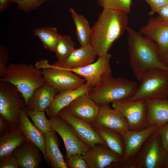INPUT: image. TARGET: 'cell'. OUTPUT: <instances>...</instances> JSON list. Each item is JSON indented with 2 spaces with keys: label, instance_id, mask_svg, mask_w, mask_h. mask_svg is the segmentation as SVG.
Segmentation results:
<instances>
[{
  "label": "cell",
  "instance_id": "1",
  "mask_svg": "<svg viewBox=\"0 0 168 168\" xmlns=\"http://www.w3.org/2000/svg\"><path fill=\"white\" fill-rule=\"evenodd\" d=\"M128 13L103 9L91 28L90 44L97 56H105L128 27Z\"/></svg>",
  "mask_w": 168,
  "mask_h": 168
},
{
  "label": "cell",
  "instance_id": "2",
  "mask_svg": "<svg viewBox=\"0 0 168 168\" xmlns=\"http://www.w3.org/2000/svg\"><path fill=\"white\" fill-rule=\"evenodd\" d=\"M126 31L130 64L138 81L150 69L158 68L168 70V66L160 61L157 46L153 40L131 27L128 26Z\"/></svg>",
  "mask_w": 168,
  "mask_h": 168
},
{
  "label": "cell",
  "instance_id": "3",
  "mask_svg": "<svg viewBox=\"0 0 168 168\" xmlns=\"http://www.w3.org/2000/svg\"><path fill=\"white\" fill-rule=\"evenodd\" d=\"M0 81L15 86L23 95L27 105L35 91L46 83L40 69L25 63H10Z\"/></svg>",
  "mask_w": 168,
  "mask_h": 168
},
{
  "label": "cell",
  "instance_id": "4",
  "mask_svg": "<svg viewBox=\"0 0 168 168\" xmlns=\"http://www.w3.org/2000/svg\"><path fill=\"white\" fill-rule=\"evenodd\" d=\"M138 86L135 81L111 76L93 87L88 94L100 106L130 99L134 94Z\"/></svg>",
  "mask_w": 168,
  "mask_h": 168
},
{
  "label": "cell",
  "instance_id": "5",
  "mask_svg": "<svg viewBox=\"0 0 168 168\" xmlns=\"http://www.w3.org/2000/svg\"><path fill=\"white\" fill-rule=\"evenodd\" d=\"M131 100L165 98L168 97V70L158 68L145 72Z\"/></svg>",
  "mask_w": 168,
  "mask_h": 168
},
{
  "label": "cell",
  "instance_id": "6",
  "mask_svg": "<svg viewBox=\"0 0 168 168\" xmlns=\"http://www.w3.org/2000/svg\"><path fill=\"white\" fill-rule=\"evenodd\" d=\"M41 69L45 82L58 92L78 88L86 82L82 77L62 67L50 64L45 59H40L35 64Z\"/></svg>",
  "mask_w": 168,
  "mask_h": 168
},
{
  "label": "cell",
  "instance_id": "7",
  "mask_svg": "<svg viewBox=\"0 0 168 168\" xmlns=\"http://www.w3.org/2000/svg\"><path fill=\"white\" fill-rule=\"evenodd\" d=\"M133 168H168V152L156 131L147 138L135 156Z\"/></svg>",
  "mask_w": 168,
  "mask_h": 168
},
{
  "label": "cell",
  "instance_id": "8",
  "mask_svg": "<svg viewBox=\"0 0 168 168\" xmlns=\"http://www.w3.org/2000/svg\"><path fill=\"white\" fill-rule=\"evenodd\" d=\"M27 105L21 93L14 85L0 81V114L10 124H19L21 110Z\"/></svg>",
  "mask_w": 168,
  "mask_h": 168
},
{
  "label": "cell",
  "instance_id": "9",
  "mask_svg": "<svg viewBox=\"0 0 168 168\" xmlns=\"http://www.w3.org/2000/svg\"><path fill=\"white\" fill-rule=\"evenodd\" d=\"M112 106L123 114L127 121L129 129L138 131L149 126L147 121L145 100L124 99L112 103Z\"/></svg>",
  "mask_w": 168,
  "mask_h": 168
},
{
  "label": "cell",
  "instance_id": "10",
  "mask_svg": "<svg viewBox=\"0 0 168 168\" xmlns=\"http://www.w3.org/2000/svg\"><path fill=\"white\" fill-rule=\"evenodd\" d=\"M158 128L157 125L153 124L138 131L128 129L123 135L125 147L124 156L115 168H133L135 156L147 138Z\"/></svg>",
  "mask_w": 168,
  "mask_h": 168
},
{
  "label": "cell",
  "instance_id": "11",
  "mask_svg": "<svg viewBox=\"0 0 168 168\" xmlns=\"http://www.w3.org/2000/svg\"><path fill=\"white\" fill-rule=\"evenodd\" d=\"M53 129L62 138L66 148L65 160L73 154L83 155L90 148L79 138L71 125L58 115L49 119Z\"/></svg>",
  "mask_w": 168,
  "mask_h": 168
},
{
  "label": "cell",
  "instance_id": "12",
  "mask_svg": "<svg viewBox=\"0 0 168 168\" xmlns=\"http://www.w3.org/2000/svg\"><path fill=\"white\" fill-rule=\"evenodd\" d=\"M139 31L156 43L160 61L168 66V21L158 16L151 17L147 24L142 27Z\"/></svg>",
  "mask_w": 168,
  "mask_h": 168
},
{
  "label": "cell",
  "instance_id": "13",
  "mask_svg": "<svg viewBox=\"0 0 168 168\" xmlns=\"http://www.w3.org/2000/svg\"><path fill=\"white\" fill-rule=\"evenodd\" d=\"M111 57V54L108 53L105 56H99L96 61L87 66L68 70L79 75L94 87L112 76L110 63Z\"/></svg>",
  "mask_w": 168,
  "mask_h": 168
},
{
  "label": "cell",
  "instance_id": "14",
  "mask_svg": "<svg viewBox=\"0 0 168 168\" xmlns=\"http://www.w3.org/2000/svg\"><path fill=\"white\" fill-rule=\"evenodd\" d=\"M100 106L88 95H82L60 111L91 124L96 118Z\"/></svg>",
  "mask_w": 168,
  "mask_h": 168
},
{
  "label": "cell",
  "instance_id": "15",
  "mask_svg": "<svg viewBox=\"0 0 168 168\" xmlns=\"http://www.w3.org/2000/svg\"><path fill=\"white\" fill-rule=\"evenodd\" d=\"M82 156L88 168L114 167L122 159L106 145L102 144H97L90 147Z\"/></svg>",
  "mask_w": 168,
  "mask_h": 168
},
{
  "label": "cell",
  "instance_id": "16",
  "mask_svg": "<svg viewBox=\"0 0 168 168\" xmlns=\"http://www.w3.org/2000/svg\"><path fill=\"white\" fill-rule=\"evenodd\" d=\"M91 125L115 131L123 135L128 129L127 121L118 110L111 108L109 105L100 106L98 114Z\"/></svg>",
  "mask_w": 168,
  "mask_h": 168
},
{
  "label": "cell",
  "instance_id": "17",
  "mask_svg": "<svg viewBox=\"0 0 168 168\" xmlns=\"http://www.w3.org/2000/svg\"><path fill=\"white\" fill-rule=\"evenodd\" d=\"M57 115L68 123L80 140L90 147L97 144L106 145L91 124L61 111Z\"/></svg>",
  "mask_w": 168,
  "mask_h": 168
},
{
  "label": "cell",
  "instance_id": "18",
  "mask_svg": "<svg viewBox=\"0 0 168 168\" xmlns=\"http://www.w3.org/2000/svg\"><path fill=\"white\" fill-rule=\"evenodd\" d=\"M93 87L92 86L86 82L78 88L58 93L54 96L45 112L49 118L57 115L63 108L78 97L88 94Z\"/></svg>",
  "mask_w": 168,
  "mask_h": 168
},
{
  "label": "cell",
  "instance_id": "19",
  "mask_svg": "<svg viewBox=\"0 0 168 168\" xmlns=\"http://www.w3.org/2000/svg\"><path fill=\"white\" fill-rule=\"evenodd\" d=\"M27 142L19 124H10L0 133V158L12 154L16 148Z\"/></svg>",
  "mask_w": 168,
  "mask_h": 168
},
{
  "label": "cell",
  "instance_id": "20",
  "mask_svg": "<svg viewBox=\"0 0 168 168\" xmlns=\"http://www.w3.org/2000/svg\"><path fill=\"white\" fill-rule=\"evenodd\" d=\"M41 152L36 145L27 142L15 149L12 154L20 168H37L42 161Z\"/></svg>",
  "mask_w": 168,
  "mask_h": 168
},
{
  "label": "cell",
  "instance_id": "21",
  "mask_svg": "<svg viewBox=\"0 0 168 168\" xmlns=\"http://www.w3.org/2000/svg\"><path fill=\"white\" fill-rule=\"evenodd\" d=\"M26 109H22L20 111L19 125L28 141L39 147L48 163L45 148V134L30 121L26 114Z\"/></svg>",
  "mask_w": 168,
  "mask_h": 168
},
{
  "label": "cell",
  "instance_id": "22",
  "mask_svg": "<svg viewBox=\"0 0 168 168\" xmlns=\"http://www.w3.org/2000/svg\"><path fill=\"white\" fill-rule=\"evenodd\" d=\"M147 109V121L149 126L156 124L158 128L168 122V98L145 100Z\"/></svg>",
  "mask_w": 168,
  "mask_h": 168
},
{
  "label": "cell",
  "instance_id": "23",
  "mask_svg": "<svg viewBox=\"0 0 168 168\" xmlns=\"http://www.w3.org/2000/svg\"><path fill=\"white\" fill-rule=\"evenodd\" d=\"M96 56L89 44L75 49L62 64H53L67 69L80 68L93 63Z\"/></svg>",
  "mask_w": 168,
  "mask_h": 168
},
{
  "label": "cell",
  "instance_id": "24",
  "mask_svg": "<svg viewBox=\"0 0 168 168\" xmlns=\"http://www.w3.org/2000/svg\"><path fill=\"white\" fill-rule=\"evenodd\" d=\"M58 92L49 84H45L37 88L30 99L26 109L33 111H45Z\"/></svg>",
  "mask_w": 168,
  "mask_h": 168
},
{
  "label": "cell",
  "instance_id": "25",
  "mask_svg": "<svg viewBox=\"0 0 168 168\" xmlns=\"http://www.w3.org/2000/svg\"><path fill=\"white\" fill-rule=\"evenodd\" d=\"M56 133L53 130L45 134V148L48 163L53 168H68L59 149Z\"/></svg>",
  "mask_w": 168,
  "mask_h": 168
},
{
  "label": "cell",
  "instance_id": "26",
  "mask_svg": "<svg viewBox=\"0 0 168 168\" xmlns=\"http://www.w3.org/2000/svg\"><path fill=\"white\" fill-rule=\"evenodd\" d=\"M92 127L105 142L109 149L122 158L125 151L123 135L115 131L106 128Z\"/></svg>",
  "mask_w": 168,
  "mask_h": 168
},
{
  "label": "cell",
  "instance_id": "27",
  "mask_svg": "<svg viewBox=\"0 0 168 168\" xmlns=\"http://www.w3.org/2000/svg\"><path fill=\"white\" fill-rule=\"evenodd\" d=\"M69 12L76 27V35L81 46L90 44L91 28L87 20L82 15L70 8Z\"/></svg>",
  "mask_w": 168,
  "mask_h": 168
},
{
  "label": "cell",
  "instance_id": "28",
  "mask_svg": "<svg viewBox=\"0 0 168 168\" xmlns=\"http://www.w3.org/2000/svg\"><path fill=\"white\" fill-rule=\"evenodd\" d=\"M34 34L40 39L43 47L54 52L57 43L60 36L55 27H43L33 30Z\"/></svg>",
  "mask_w": 168,
  "mask_h": 168
},
{
  "label": "cell",
  "instance_id": "29",
  "mask_svg": "<svg viewBox=\"0 0 168 168\" xmlns=\"http://www.w3.org/2000/svg\"><path fill=\"white\" fill-rule=\"evenodd\" d=\"M75 49V43L71 37L60 35L54 51L58 59L56 63L62 64Z\"/></svg>",
  "mask_w": 168,
  "mask_h": 168
},
{
  "label": "cell",
  "instance_id": "30",
  "mask_svg": "<svg viewBox=\"0 0 168 168\" xmlns=\"http://www.w3.org/2000/svg\"><path fill=\"white\" fill-rule=\"evenodd\" d=\"M26 114L33 124L45 134L53 130L49 120L46 117L45 111H33L26 109Z\"/></svg>",
  "mask_w": 168,
  "mask_h": 168
},
{
  "label": "cell",
  "instance_id": "31",
  "mask_svg": "<svg viewBox=\"0 0 168 168\" xmlns=\"http://www.w3.org/2000/svg\"><path fill=\"white\" fill-rule=\"evenodd\" d=\"M98 4L103 9L121 11L129 13L132 5V0H97Z\"/></svg>",
  "mask_w": 168,
  "mask_h": 168
},
{
  "label": "cell",
  "instance_id": "32",
  "mask_svg": "<svg viewBox=\"0 0 168 168\" xmlns=\"http://www.w3.org/2000/svg\"><path fill=\"white\" fill-rule=\"evenodd\" d=\"M52 0H15L18 9L25 12L36 10L45 2Z\"/></svg>",
  "mask_w": 168,
  "mask_h": 168
},
{
  "label": "cell",
  "instance_id": "33",
  "mask_svg": "<svg viewBox=\"0 0 168 168\" xmlns=\"http://www.w3.org/2000/svg\"><path fill=\"white\" fill-rule=\"evenodd\" d=\"M65 161L68 168H88L82 155L80 154L72 155Z\"/></svg>",
  "mask_w": 168,
  "mask_h": 168
},
{
  "label": "cell",
  "instance_id": "34",
  "mask_svg": "<svg viewBox=\"0 0 168 168\" xmlns=\"http://www.w3.org/2000/svg\"><path fill=\"white\" fill-rule=\"evenodd\" d=\"M9 58L7 48L3 45L0 46V77L4 75L8 66Z\"/></svg>",
  "mask_w": 168,
  "mask_h": 168
},
{
  "label": "cell",
  "instance_id": "35",
  "mask_svg": "<svg viewBox=\"0 0 168 168\" xmlns=\"http://www.w3.org/2000/svg\"><path fill=\"white\" fill-rule=\"evenodd\" d=\"M149 6L151 10L148 14L152 16L168 5V0H144Z\"/></svg>",
  "mask_w": 168,
  "mask_h": 168
},
{
  "label": "cell",
  "instance_id": "36",
  "mask_svg": "<svg viewBox=\"0 0 168 168\" xmlns=\"http://www.w3.org/2000/svg\"><path fill=\"white\" fill-rule=\"evenodd\" d=\"M20 168L12 153L0 158V168Z\"/></svg>",
  "mask_w": 168,
  "mask_h": 168
},
{
  "label": "cell",
  "instance_id": "37",
  "mask_svg": "<svg viewBox=\"0 0 168 168\" xmlns=\"http://www.w3.org/2000/svg\"><path fill=\"white\" fill-rule=\"evenodd\" d=\"M163 146L168 152V122L157 129Z\"/></svg>",
  "mask_w": 168,
  "mask_h": 168
},
{
  "label": "cell",
  "instance_id": "38",
  "mask_svg": "<svg viewBox=\"0 0 168 168\" xmlns=\"http://www.w3.org/2000/svg\"><path fill=\"white\" fill-rule=\"evenodd\" d=\"M157 13L160 18L168 21V5L161 8Z\"/></svg>",
  "mask_w": 168,
  "mask_h": 168
},
{
  "label": "cell",
  "instance_id": "39",
  "mask_svg": "<svg viewBox=\"0 0 168 168\" xmlns=\"http://www.w3.org/2000/svg\"><path fill=\"white\" fill-rule=\"evenodd\" d=\"M15 0H0V12L4 11Z\"/></svg>",
  "mask_w": 168,
  "mask_h": 168
},
{
  "label": "cell",
  "instance_id": "40",
  "mask_svg": "<svg viewBox=\"0 0 168 168\" xmlns=\"http://www.w3.org/2000/svg\"><path fill=\"white\" fill-rule=\"evenodd\" d=\"M10 124L2 116H0V133L4 131L9 126Z\"/></svg>",
  "mask_w": 168,
  "mask_h": 168
}]
</instances>
